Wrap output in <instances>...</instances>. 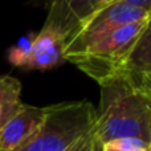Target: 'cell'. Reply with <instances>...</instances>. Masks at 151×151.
<instances>
[{"label": "cell", "mask_w": 151, "mask_h": 151, "mask_svg": "<svg viewBox=\"0 0 151 151\" xmlns=\"http://www.w3.org/2000/svg\"><path fill=\"white\" fill-rule=\"evenodd\" d=\"M99 107L93 135L99 145L119 138L151 143V104L127 70L99 81Z\"/></svg>", "instance_id": "6da1fadb"}, {"label": "cell", "mask_w": 151, "mask_h": 151, "mask_svg": "<svg viewBox=\"0 0 151 151\" xmlns=\"http://www.w3.org/2000/svg\"><path fill=\"white\" fill-rule=\"evenodd\" d=\"M96 119L97 109L88 99L50 105L39 130L12 151H73L91 133Z\"/></svg>", "instance_id": "7a4b0ae2"}, {"label": "cell", "mask_w": 151, "mask_h": 151, "mask_svg": "<svg viewBox=\"0 0 151 151\" xmlns=\"http://www.w3.org/2000/svg\"><path fill=\"white\" fill-rule=\"evenodd\" d=\"M149 17L114 29L83 52L69 56L65 61L74 64L80 70L97 82L123 70L125 63L135 47L139 36L149 25Z\"/></svg>", "instance_id": "3957f363"}, {"label": "cell", "mask_w": 151, "mask_h": 151, "mask_svg": "<svg viewBox=\"0 0 151 151\" xmlns=\"http://www.w3.org/2000/svg\"><path fill=\"white\" fill-rule=\"evenodd\" d=\"M145 19H147V11L129 3L111 1L102 5L64 40V60L83 52L114 29Z\"/></svg>", "instance_id": "277c9868"}, {"label": "cell", "mask_w": 151, "mask_h": 151, "mask_svg": "<svg viewBox=\"0 0 151 151\" xmlns=\"http://www.w3.org/2000/svg\"><path fill=\"white\" fill-rule=\"evenodd\" d=\"M104 0H50L44 27L66 39L99 7Z\"/></svg>", "instance_id": "5b68a950"}, {"label": "cell", "mask_w": 151, "mask_h": 151, "mask_svg": "<svg viewBox=\"0 0 151 151\" xmlns=\"http://www.w3.org/2000/svg\"><path fill=\"white\" fill-rule=\"evenodd\" d=\"M48 106L21 104L19 110L0 129V151H12L27 142L42 125Z\"/></svg>", "instance_id": "8992f818"}, {"label": "cell", "mask_w": 151, "mask_h": 151, "mask_svg": "<svg viewBox=\"0 0 151 151\" xmlns=\"http://www.w3.org/2000/svg\"><path fill=\"white\" fill-rule=\"evenodd\" d=\"M64 36L56 31L42 27V29L36 33L32 39L31 48L28 50L24 64L21 68L48 70L64 60Z\"/></svg>", "instance_id": "52a82bcc"}, {"label": "cell", "mask_w": 151, "mask_h": 151, "mask_svg": "<svg viewBox=\"0 0 151 151\" xmlns=\"http://www.w3.org/2000/svg\"><path fill=\"white\" fill-rule=\"evenodd\" d=\"M21 83L11 76H0V129L21 106Z\"/></svg>", "instance_id": "ba28073f"}, {"label": "cell", "mask_w": 151, "mask_h": 151, "mask_svg": "<svg viewBox=\"0 0 151 151\" xmlns=\"http://www.w3.org/2000/svg\"><path fill=\"white\" fill-rule=\"evenodd\" d=\"M123 70L130 72L131 74L151 72V20L126 60Z\"/></svg>", "instance_id": "9c48e42d"}, {"label": "cell", "mask_w": 151, "mask_h": 151, "mask_svg": "<svg viewBox=\"0 0 151 151\" xmlns=\"http://www.w3.org/2000/svg\"><path fill=\"white\" fill-rule=\"evenodd\" d=\"M117 151H151L150 143L139 138H119L102 145Z\"/></svg>", "instance_id": "30bf717a"}, {"label": "cell", "mask_w": 151, "mask_h": 151, "mask_svg": "<svg viewBox=\"0 0 151 151\" xmlns=\"http://www.w3.org/2000/svg\"><path fill=\"white\" fill-rule=\"evenodd\" d=\"M73 151H101V145L97 142L93 135V130L86 138H83L80 143L73 149Z\"/></svg>", "instance_id": "8fae6325"}, {"label": "cell", "mask_w": 151, "mask_h": 151, "mask_svg": "<svg viewBox=\"0 0 151 151\" xmlns=\"http://www.w3.org/2000/svg\"><path fill=\"white\" fill-rule=\"evenodd\" d=\"M138 83L141 91L146 96V98L151 104V72L150 73H142V74H133Z\"/></svg>", "instance_id": "7c38bea8"}, {"label": "cell", "mask_w": 151, "mask_h": 151, "mask_svg": "<svg viewBox=\"0 0 151 151\" xmlns=\"http://www.w3.org/2000/svg\"><path fill=\"white\" fill-rule=\"evenodd\" d=\"M114 1L129 3V4H131V5H135V7L147 11V12H149V9L151 8V0H114Z\"/></svg>", "instance_id": "4fadbf2b"}, {"label": "cell", "mask_w": 151, "mask_h": 151, "mask_svg": "<svg viewBox=\"0 0 151 151\" xmlns=\"http://www.w3.org/2000/svg\"><path fill=\"white\" fill-rule=\"evenodd\" d=\"M101 151H117V150L109 149V147H106V146H101Z\"/></svg>", "instance_id": "5bb4252c"}, {"label": "cell", "mask_w": 151, "mask_h": 151, "mask_svg": "<svg viewBox=\"0 0 151 151\" xmlns=\"http://www.w3.org/2000/svg\"><path fill=\"white\" fill-rule=\"evenodd\" d=\"M111 1H114V0H104L102 5H106V4H109V3H111Z\"/></svg>", "instance_id": "9a60e30c"}, {"label": "cell", "mask_w": 151, "mask_h": 151, "mask_svg": "<svg viewBox=\"0 0 151 151\" xmlns=\"http://www.w3.org/2000/svg\"><path fill=\"white\" fill-rule=\"evenodd\" d=\"M150 147H151V143H150Z\"/></svg>", "instance_id": "2e32d148"}]
</instances>
